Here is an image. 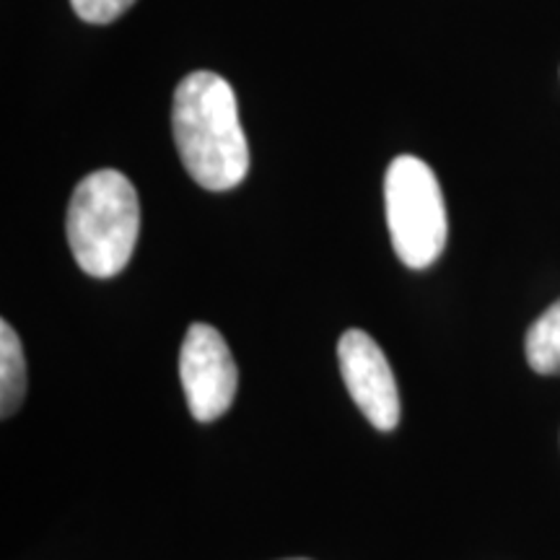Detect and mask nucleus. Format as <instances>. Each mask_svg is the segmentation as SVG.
<instances>
[{
    "instance_id": "nucleus-3",
    "label": "nucleus",
    "mask_w": 560,
    "mask_h": 560,
    "mask_svg": "<svg viewBox=\"0 0 560 560\" xmlns=\"http://www.w3.org/2000/svg\"><path fill=\"white\" fill-rule=\"evenodd\" d=\"M384 208L400 262L412 270L431 268L446 247L450 219L436 174L423 159L410 153L392 159L384 177Z\"/></svg>"
},
{
    "instance_id": "nucleus-9",
    "label": "nucleus",
    "mask_w": 560,
    "mask_h": 560,
    "mask_svg": "<svg viewBox=\"0 0 560 560\" xmlns=\"http://www.w3.org/2000/svg\"><path fill=\"white\" fill-rule=\"evenodd\" d=\"M291 560H306V558H291Z\"/></svg>"
},
{
    "instance_id": "nucleus-1",
    "label": "nucleus",
    "mask_w": 560,
    "mask_h": 560,
    "mask_svg": "<svg viewBox=\"0 0 560 560\" xmlns=\"http://www.w3.org/2000/svg\"><path fill=\"white\" fill-rule=\"evenodd\" d=\"M174 143L190 177L210 192L234 190L249 172V145L231 83L210 70L179 81L172 107Z\"/></svg>"
},
{
    "instance_id": "nucleus-4",
    "label": "nucleus",
    "mask_w": 560,
    "mask_h": 560,
    "mask_svg": "<svg viewBox=\"0 0 560 560\" xmlns=\"http://www.w3.org/2000/svg\"><path fill=\"white\" fill-rule=\"evenodd\" d=\"M179 380L198 423L219 420L231 408L240 387V369L215 327L195 322L187 330L179 353Z\"/></svg>"
},
{
    "instance_id": "nucleus-8",
    "label": "nucleus",
    "mask_w": 560,
    "mask_h": 560,
    "mask_svg": "<svg viewBox=\"0 0 560 560\" xmlns=\"http://www.w3.org/2000/svg\"><path fill=\"white\" fill-rule=\"evenodd\" d=\"M136 0H70L73 11L89 24H112L120 19Z\"/></svg>"
},
{
    "instance_id": "nucleus-2",
    "label": "nucleus",
    "mask_w": 560,
    "mask_h": 560,
    "mask_svg": "<svg viewBox=\"0 0 560 560\" xmlns=\"http://www.w3.org/2000/svg\"><path fill=\"white\" fill-rule=\"evenodd\" d=\"M68 244L86 276L112 278L125 270L140 234V206L132 182L100 170L79 182L68 206Z\"/></svg>"
},
{
    "instance_id": "nucleus-6",
    "label": "nucleus",
    "mask_w": 560,
    "mask_h": 560,
    "mask_svg": "<svg viewBox=\"0 0 560 560\" xmlns=\"http://www.w3.org/2000/svg\"><path fill=\"white\" fill-rule=\"evenodd\" d=\"M26 395V359L9 322H0V416H16Z\"/></svg>"
},
{
    "instance_id": "nucleus-7",
    "label": "nucleus",
    "mask_w": 560,
    "mask_h": 560,
    "mask_svg": "<svg viewBox=\"0 0 560 560\" xmlns=\"http://www.w3.org/2000/svg\"><path fill=\"white\" fill-rule=\"evenodd\" d=\"M524 350L532 371L542 376L560 374V299L532 322Z\"/></svg>"
},
{
    "instance_id": "nucleus-5",
    "label": "nucleus",
    "mask_w": 560,
    "mask_h": 560,
    "mask_svg": "<svg viewBox=\"0 0 560 560\" xmlns=\"http://www.w3.org/2000/svg\"><path fill=\"white\" fill-rule=\"evenodd\" d=\"M338 361L342 382L374 429L392 431L400 423V389L380 342L363 330L340 335Z\"/></svg>"
}]
</instances>
